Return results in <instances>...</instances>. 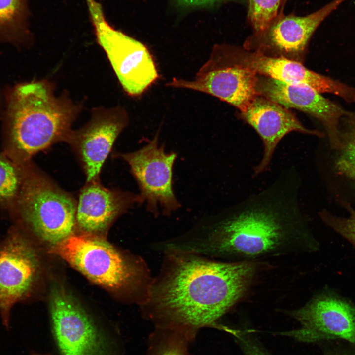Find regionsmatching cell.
Masks as SVG:
<instances>
[{
    "instance_id": "obj_1",
    "label": "cell",
    "mask_w": 355,
    "mask_h": 355,
    "mask_svg": "<svg viewBox=\"0 0 355 355\" xmlns=\"http://www.w3.org/2000/svg\"><path fill=\"white\" fill-rule=\"evenodd\" d=\"M144 316L155 327L195 336L203 327L228 330L217 321L245 294L259 268L255 261L217 260L197 254L163 250Z\"/></svg>"
},
{
    "instance_id": "obj_2",
    "label": "cell",
    "mask_w": 355,
    "mask_h": 355,
    "mask_svg": "<svg viewBox=\"0 0 355 355\" xmlns=\"http://www.w3.org/2000/svg\"><path fill=\"white\" fill-rule=\"evenodd\" d=\"M275 190L267 189L229 214L172 239L171 248L230 262L319 250L296 202Z\"/></svg>"
},
{
    "instance_id": "obj_3",
    "label": "cell",
    "mask_w": 355,
    "mask_h": 355,
    "mask_svg": "<svg viewBox=\"0 0 355 355\" xmlns=\"http://www.w3.org/2000/svg\"><path fill=\"white\" fill-rule=\"evenodd\" d=\"M8 106L4 153L17 164L59 141H66L80 111L67 95L56 97L46 81L21 84L14 89Z\"/></svg>"
},
{
    "instance_id": "obj_4",
    "label": "cell",
    "mask_w": 355,
    "mask_h": 355,
    "mask_svg": "<svg viewBox=\"0 0 355 355\" xmlns=\"http://www.w3.org/2000/svg\"><path fill=\"white\" fill-rule=\"evenodd\" d=\"M19 165L21 184L14 209L10 214L13 224L27 234L53 245L73 234L77 202L31 161Z\"/></svg>"
},
{
    "instance_id": "obj_5",
    "label": "cell",
    "mask_w": 355,
    "mask_h": 355,
    "mask_svg": "<svg viewBox=\"0 0 355 355\" xmlns=\"http://www.w3.org/2000/svg\"><path fill=\"white\" fill-rule=\"evenodd\" d=\"M50 252L99 285L134 289L148 299L153 277L147 264L141 258L128 259L94 233H73L53 245Z\"/></svg>"
},
{
    "instance_id": "obj_6",
    "label": "cell",
    "mask_w": 355,
    "mask_h": 355,
    "mask_svg": "<svg viewBox=\"0 0 355 355\" xmlns=\"http://www.w3.org/2000/svg\"><path fill=\"white\" fill-rule=\"evenodd\" d=\"M98 44L106 52L124 90L137 97L159 77L148 48L140 41L112 28L106 20L101 4L86 0Z\"/></svg>"
},
{
    "instance_id": "obj_7",
    "label": "cell",
    "mask_w": 355,
    "mask_h": 355,
    "mask_svg": "<svg viewBox=\"0 0 355 355\" xmlns=\"http://www.w3.org/2000/svg\"><path fill=\"white\" fill-rule=\"evenodd\" d=\"M40 267L29 236L13 224L5 236L0 237V316L7 330L14 305L31 297Z\"/></svg>"
},
{
    "instance_id": "obj_8",
    "label": "cell",
    "mask_w": 355,
    "mask_h": 355,
    "mask_svg": "<svg viewBox=\"0 0 355 355\" xmlns=\"http://www.w3.org/2000/svg\"><path fill=\"white\" fill-rule=\"evenodd\" d=\"M213 48L226 62L248 68L257 75L288 83L305 84L320 93H331L348 103H355V88L317 73L296 60L268 56L258 50L248 52L224 44H216Z\"/></svg>"
},
{
    "instance_id": "obj_9",
    "label": "cell",
    "mask_w": 355,
    "mask_h": 355,
    "mask_svg": "<svg viewBox=\"0 0 355 355\" xmlns=\"http://www.w3.org/2000/svg\"><path fill=\"white\" fill-rule=\"evenodd\" d=\"M288 314L301 327L282 335L304 342L340 340L355 344V304L334 292L323 291Z\"/></svg>"
},
{
    "instance_id": "obj_10",
    "label": "cell",
    "mask_w": 355,
    "mask_h": 355,
    "mask_svg": "<svg viewBox=\"0 0 355 355\" xmlns=\"http://www.w3.org/2000/svg\"><path fill=\"white\" fill-rule=\"evenodd\" d=\"M158 133L142 148L120 155L129 165L146 209L155 216L169 215L180 204L173 188V167L177 158L159 145Z\"/></svg>"
},
{
    "instance_id": "obj_11",
    "label": "cell",
    "mask_w": 355,
    "mask_h": 355,
    "mask_svg": "<svg viewBox=\"0 0 355 355\" xmlns=\"http://www.w3.org/2000/svg\"><path fill=\"white\" fill-rule=\"evenodd\" d=\"M257 79V74L253 71L226 62L212 49L193 79L174 78L166 86L211 95L243 112L259 95Z\"/></svg>"
},
{
    "instance_id": "obj_12",
    "label": "cell",
    "mask_w": 355,
    "mask_h": 355,
    "mask_svg": "<svg viewBox=\"0 0 355 355\" xmlns=\"http://www.w3.org/2000/svg\"><path fill=\"white\" fill-rule=\"evenodd\" d=\"M50 313L62 355H109L104 336L83 310L60 288L52 292Z\"/></svg>"
},
{
    "instance_id": "obj_13",
    "label": "cell",
    "mask_w": 355,
    "mask_h": 355,
    "mask_svg": "<svg viewBox=\"0 0 355 355\" xmlns=\"http://www.w3.org/2000/svg\"><path fill=\"white\" fill-rule=\"evenodd\" d=\"M128 123L121 107L94 109L89 121L71 130L65 142L73 148L86 175L87 182L99 180L102 167L113 145Z\"/></svg>"
},
{
    "instance_id": "obj_14",
    "label": "cell",
    "mask_w": 355,
    "mask_h": 355,
    "mask_svg": "<svg viewBox=\"0 0 355 355\" xmlns=\"http://www.w3.org/2000/svg\"><path fill=\"white\" fill-rule=\"evenodd\" d=\"M256 89L260 95L287 108L298 109L318 119L326 130L331 148L342 149L339 123L352 112L305 84L288 83L266 76H258Z\"/></svg>"
},
{
    "instance_id": "obj_15",
    "label": "cell",
    "mask_w": 355,
    "mask_h": 355,
    "mask_svg": "<svg viewBox=\"0 0 355 355\" xmlns=\"http://www.w3.org/2000/svg\"><path fill=\"white\" fill-rule=\"evenodd\" d=\"M346 0H332L304 16L279 11L263 31L249 36L245 45L262 52L269 50L287 56H298L305 51L320 24Z\"/></svg>"
},
{
    "instance_id": "obj_16",
    "label": "cell",
    "mask_w": 355,
    "mask_h": 355,
    "mask_svg": "<svg viewBox=\"0 0 355 355\" xmlns=\"http://www.w3.org/2000/svg\"><path fill=\"white\" fill-rule=\"evenodd\" d=\"M241 116L257 132L263 143L262 159L254 168L255 176L266 169L278 143L290 132L296 131L320 137L324 135L318 130L305 128L288 108L260 95L247 110L241 112Z\"/></svg>"
},
{
    "instance_id": "obj_17",
    "label": "cell",
    "mask_w": 355,
    "mask_h": 355,
    "mask_svg": "<svg viewBox=\"0 0 355 355\" xmlns=\"http://www.w3.org/2000/svg\"><path fill=\"white\" fill-rule=\"evenodd\" d=\"M142 202L140 195L106 188L99 180L89 182L79 193L76 223L87 233L100 232L119 214Z\"/></svg>"
},
{
    "instance_id": "obj_18",
    "label": "cell",
    "mask_w": 355,
    "mask_h": 355,
    "mask_svg": "<svg viewBox=\"0 0 355 355\" xmlns=\"http://www.w3.org/2000/svg\"><path fill=\"white\" fill-rule=\"evenodd\" d=\"M28 0H0V38L17 40L29 35Z\"/></svg>"
},
{
    "instance_id": "obj_19",
    "label": "cell",
    "mask_w": 355,
    "mask_h": 355,
    "mask_svg": "<svg viewBox=\"0 0 355 355\" xmlns=\"http://www.w3.org/2000/svg\"><path fill=\"white\" fill-rule=\"evenodd\" d=\"M194 336L180 330L155 327L148 340L146 355H188Z\"/></svg>"
},
{
    "instance_id": "obj_20",
    "label": "cell",
    "mask_w": 355,
    "mask_h": 355,
    "mask_svg": "<svg viewBox=\"0 0 355 355\" xmlns=\"http://www.w3.org/2000/svg\"><path fill=\"white\" fill-rule=\"evenodd\" d=\"M21 181L20 165L4 153L0 154V206L10 214L14 209Z\"/></svg>"
},
{
    "instance_id": "obj_21",
    "label": "cell",
    "mask_w": 355,
    "mask_h": 355,
    "mask_svg": "<svg viewBox=\"0 0 355 355\" xmlns=\"http://www.w3.org/2000/svg\"><path fill=\"white\" fill-rule=\"evenodd\" d=\"M347 119V129L340 135L343 148L336 162L338 172L343 176L355 180V113L345 117Z\"/></svg>"
},
{
    "instance_id": "obj_22",
    "label": "cell",
    "mask_w": 355,
    "mask_h": 355,
    "mask_svg": "<svg viewBox=\"0 0 355 355\" xmlns=\"http://www.w3.org/2000/svg\"><path fill=\"white\" fill-rule=\"evenodd\" d=\"M282 0H248L247 19L254 33L263 31L278 15Z\"/></svg>"
},
{
    "instance_id": "obj_23",
    "label": "cell",
    "mask_w": 355,
    "mask_h": 355,
    "mask_svg": "<svg viewBox=\"0 0 355 355\" xmlns=\"http://www.w3.org/2000/svg\"><path fill=\"white\" fill-rule=\"evenodd\" d=\"M343 205L349 212L348 217L335 216L326 210L321 211L320 216L327 226L355 248V210L347 202H343Z\"/></svg>"
},
{
    "instance_id": "obj_24",
    "label": "cell",
    "mask_w": 355,
    "mask_h": 355,
    "mask_svg": "<svg viewBox=\"0 0 355 355\" xmlns=\"http://www.w3.org/2000/svg\"><path fill=\"white\" fill-rule=\"evenodd\" d=\"M182 7H195L213 5L226 2H243L246 0H173Z\"/></svg>"
},
{
    "instance_id": "obj_25",
    "label": "cell",
    "mask_w": 355,
    "mask_h": 355,
    "mask_svg": "<svg viewBox=\"0 0 355 355\" xmlns=\"http://www.w3.org/2000/svg\"><path fill=\"white\" fill-rule=\"evenodd\" d=\"M345 344L335 345L326 355H355V344L344 341Z\"/></svg>"
},
{
    "instance_id": "obj_26",
    "label": "cell",
    "mask_w": 355,
    "mask_h": 355,
    "mask_svg": "<svg viewBox=\"0 0 355 355\" xmlns=\"http://www.w3.org/2000/svg\"><path fill=\"white\" fill-rule=\"evenodd\" d=\"M241 341L245 355H268L252 340L242 338Z\"/></svg>"
},
{
    "instance_id": "obj_27",
    "label": "cell",
    "mask_w": 355,
    "mask_h": 355,
    "mask_svg": "<svg viewBox=\"0 0 355 355\" xmlns=\"http://www.w3.org/2000/svg\"><path fill=\"white\" fill-rule=\"evenodd\" d=\"M288 0H282L281 8L279 11H284V7Z\"/></svg>"
},
{
    "instance_id": "obj_28",
    "label": "cell",
    "mask_w": 355,
    "mask_h": 355,
    "mask_svg": "<svg viewBox=\"0 0 355 355\" xmlns=\"http://www.w3.org/2000/svg\"><path fill=\"white\" fill-rule=\"evenodd\" d=\"M30 355H42V354H39V353H37L36 352H32Z\"/></svg>"
}]
</instances>
